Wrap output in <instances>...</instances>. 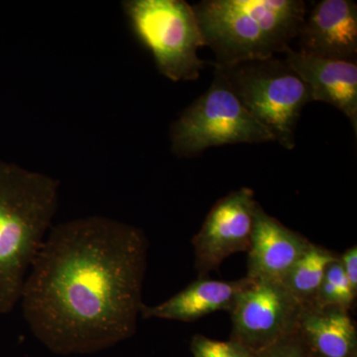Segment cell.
I'll return each mask as SVG.
<instances>
[{"label": "cell", "mask_w": 357, "mask_h": 357, "mask_svg": "<svg viewBox=\"0 0 357 357\" xmlns=\"http://www.w3.org/2000/svg\"><path fill=\"white\" fill-rule=\"evenodd\" d=\"M144 232L105 217L51 229L26 278L30 330L55 354H93L132 337L147 267Z\"/></svg>", "instance_id": "cell-1"}, {"label": "cell", "mask_w": 357, "mask_h": 357, "mask_svg": "<svg viewBox=\"0 0 357 357\" xmlns=\"http://www.w3.org/2000/svg\"><path fill=\"white\" fill-rule=\"evenodd\" d=\"M55 178L0 160V314L13 312L57 211Z\"/></svg>", "instance_id": "cell-2"}, {"label": "cell", "mask_w": 357, "mask_h": 357, "mask_svg": "<svg viewBox=\"0 0 357 357\" xmlns=\"http://www.w3.org/2000/svg\"><path fill=\"white\" fill-rule=\"evenodd\" d=\"M192 7L215 66L285 53L307 13L302 0H204Z\"/></svg>", "instance_id": "cell-3"}, {"label": "cell", "mask_w": 357, "mask_h": 357, "mask_svg": "<svg viewBox=\"0 0 357 357\" xmlns=\"http://www.w3.org/2000/svg\"><path fill=\"white\" fill-rule=\"evenodd\" d=\"M249 114L288 150L296 145V128L305 105L312 102L307 84L285 59H257L215 66Z\"/></svg>", "instance_id": "cell-4"}, {"label": "cell", "mask_w": 357, "mask_h": 357, "mask_svg": "<svg viewBox=\"0 0 357 357\" xmlns=\"http://www.w3.org/2000/svg\"><path fill=\"white\" fill-rule=\"evenodd\" d=\"M122 8L160 74L173 82L199 79L206 63L198 51L204 42L192 6L184 0H126Z\"/></svg>", "instance_id": "cell-5"}, {"label": "cell", "mask_w": 357, "mask_h": 357, "mask_svg": "<svg viewBox=\"0 0 357 357\" xmlns=\"http://www.w3.org/2000/svg\"><path fill=\"white\" fill-rule=\"evenodd\" d=\"M171 149L178 158H191L222 145L275 141L256 121L229 84L215 70L213 83L170 126Z\"/></svg>", "instance_id": "cell-6"}, {"label": "cell", "mask_w": 357, "mask_h": 357, "mask_svg": "<svg viewBox=\"0 0 357 357\" xmlns=\"http://www.w3.org/2000/svg\"><path fill=\"white\" fill-rule=\"evenodd\" d=\"M302 305L280 281H253L232 307L230 340L258 354L298 330Z\"/></svg>", "instance_id": "cell-7"}, {"label": "cell", "mask_w": 357, "mask_h": 357, "mask_svg": "<svg viewBox=\"0 0 357 357\" xmlns=\"http://www.w3.org/2000/svg\"><path fill=\"white\" fill-rule=\"evenodd\" d=\"M257 204L252 190L241 188L213 206L192 238L199 278H206L229 256L248 251Z\"/></svg>", "instance_id": "cell-8"}, {"label": "cell", "mask_w": 357, "mask_h": 357, "mask_svg": "<svg viewBox=\"0 0 357 357\" xmlns=\"http://www.w3.org/2000/svg\"><path fill=\"white\" fill-rule=\"evenodd\" d=\"M298 51L333 60L356 61L357 6L351 0H321L307 13Z\"/></svg>", "instance_id": "cell-9"}, {"label": "cell", "mask_w": 357, "mask_h": 357, "mask_svg": "<svg viewBox=\"0 0 357 357\" xmlns=\"http://www.w3.org/2000/svg\"><path fill=\"white\" fill-rule=\"evenodd\" d=\"M311 241L256 206L252 236L248 249V278L280 281L285 278Z\"/></svg>", "instance_id": "cell-10"}, {"label": "cell", "mask_w": 357, "mask_h": 357, "mask_svg": "<svg viewBox=\"0 0 357 357\" xmlns=\"http://www.w3.org/2000/svg\"><path fill=\"white\" fill-rule=\"evenodd\" d=\"M286 62L309 86L312 102H321L340 110L357 132L356 61L333 60L289 48Z\"/></svg>", "instance_id": "cell-11"}, {"label": "cell", "mask_w": 357, "mask_h": 357, "mask_svg": "<svg viewBox=\"0 0 357 357\" xmlns=\"http://www.w3.org/2000/svg\"><path fill=\"white\" fill-rule=\"evenodd\" d=\"M244 277L236 281H218L199 278L170 299L157 306L141 307L143 319H163L191 321L218 311H231L239 294L253 283Z\"/></svg>", "instance_id": "cell-12"}, {"label": "cell", "mask_w": 357, "mask_h": 357, "mask_svg": "<svg viewBox=\"0 0 357 357\" xmlns=\"http://www.w3.org/2000/svg\"><path fill=\"white\" fill-rule=\"evenodd\" d=\"M298 331L312 357H357V328L349 310L302 307Z\"/></svg>", "instance_id": "cell-13"}, {"label": "cell", "mask_w": 357, "mask_h": 357, "mask_svg": "<svg viewBox=\"0 0 357 357\" xmlns=\"http://www.w3.org/2000/svg\"><path fill=\"white\" fill-rule=\"evenodd\" d=\"M338 258L337 253L312 243L282 283L302 307L312 305L326 268Z\"/></svg>", "instance_id": "cell-14"}, {"label": "cell", "mask_w": 357, "mask_h": 357, "mask_svg": "<svg viewBox=\"0 0 357 357\" xmlns=\"http://www.w3.org/2000/svg\"><path fill=\"white\" fill-rule=\"evenodd\" d=\"M356 299V294L352 291L338 258L326 268L314 304L319 307H340L351 311Z\"/></svg>", "instance_id": "cell-15"}, {"label": "cell", "mask_w": 357, "mask_h": 357, "mask_svg": "<svg viewBox=\"0 0 357 357\" xmlns=\"http://www.w3.org/2000/svg\"><path fill=\"white\" fill-rule=\"evenodd\" d=\"M191 351L194 357H255V352L236 340L220 342L202 335L192 338Z\"/></svg>", "instance_id": "cell-16"}, {"label": "cell", "mask_w": 357, "mask_h": 357, "mask_svg": "<svg viewBox=\"0 0 357 357\" xmlns=\"http://www.w3.org/2000/svg\"><path fill=\"white\" fill-rule=\"evenodd\" d=\"M255 357H309V352L297 330L264 351L255 354Z\"/></svg>", "instance_id": "cell-17"}, {"label": "cell", "mask_w": 357, "mask_h": 357, "mask_svg": "<svg viewBox=\"0 0 357 357\" xmlns=\"http://www.w3.org/2000/svg\"><path fill=\"white\" fill-rule=\"evenodd\" d=\"M340 262L345 277L351 284L352 291L357 295V246H352L340 255Z\"/></svg>", "instance_id": "cell-18"}, {"label": "cell", "mask_w": 357, "mask_h": 357, "mask_svg": "<svg viewBox=\"0 0 357 357\" xmlns=\"http://www.w3.org/2000/svg\"><path fill=\"white\" fill-rule=\"evenodd\" d=\"M309 357H312V356H309Z\"/></svg>", "instance_id": "cell-19"}]
</instances>
